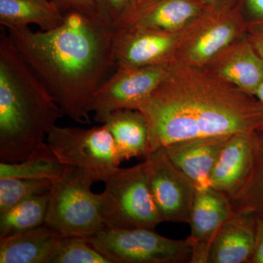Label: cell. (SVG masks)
<instances>
[{
	"label": "cell",
	"instance_id": "obj_28",
	"mask_svg": "<svg viewBox=\"0 0 263 263\" xmlns=\"http://www.w3.org/2000/svg\"><path fill=\"white\" fill-rule=\"evenodd\" d=\"M60 13L71 10L98 11V0H50Z\"/></svg>",
	"mask_w": 263,
	"mask_h": 263
},
{
	"label": "cell",
	"instance_id": "obj_2",
	"mask_svg": "<svg viewBox=\"0 0 263 263\" xmlns=\"http://www.w3.org/2000/svg\"><path fill=\"white\" fill-rule=\"evenodd\" d=\"M137 110L149 129V152L179 142L263 130V107L253 95L205 67L172 62L168 74Z\"/></svg>",
	"mask_w": 263,
	"mask_h": 263
},
{
	"label": "cell",
	"instance_id": "obj_6",
	"mask_svg": "<svg viewBox=\"0 0 263 263\" xmlns=\"http://www.w3.org/2000/svg\"><path fill=\"white\" fill-rule=\"evenodd\" d=\"M86 239L111 263H186L192 258L187 240L171 239L155 230L105 227Z\"/></svg>",
	"mask_w": 263,
	"mask_h": 263
},
{
	"label": "cell",
	"instance_id": "obj_13",
	"mask_svg": "<svg viewBox=\"0 0 263 263\" xmlns=\"http://www.w3.org/2000/svg\"><path fill=\"white\" fill-rule=\"evenodd\" d=\"M234 214L230 199L211 187L196 190L186 238L192 249L191 263H209L214 238L221 227Z\"/></svg>",
	"mask_w": 263,
	"mask_h": 263
},
{
	"label": "cell",
	"instance_id": "obj_26",
	"mask_svg": "<svg viewBox=\"0 0 263 263\" xmlns=\"http://www.w3.org/2000/svg\"><path fill=\"white\" fill-rule=\"evenodd\" d=\"M239 10L248 29L263 28V0H241Z\"/></svg>",
	"mask_w": 263,
	"mask_h": 263
},
{
	"label": "cell",
	"instance_id": "obj_25",
	"mask_svg": "<svg viewBox=\"0 0 263 263\" xmlns=\"http://www.w3.org/2000/svg\"><path fill=\"white\" fill-rule=\"evenodd\" d=\"M53 263H111L84 237H64Z\"/></svg>",
	"mask_w": 263,
	"mask_h": 263
},
{
	"label": "cell",
	"instance_id": "obj_21",
	"mask_svg": "<svg viewBox=\"0 0 263 263\" xmlns=\"http://www.w3.org/2000/svg\"><path fill=\"white\" fill-rule=\"evenodd\" d=\"M67 167L59 160L45 142L22 162H0V179H47L53 181L62 176Z\"/></svg>",
	"mask_w": 263,
	"mask_h": 263
},
{
	"label": "cell",
	"instance_id": "obj_32",
	"mask_svg": "<svg viewBox=\"0 0 263 263\" xmlns=\"http://www.w3.org/2000/svg\"><path fill=\"white\" fill-rule=\"evenodd\" d=\"M254 97L259 100V103L263 107V81L259 84L258 88L256 90L255 93H254Z\"/></svg>",
	"mask_w": 263,
	"mask_h": 263
},
{
	"label": "cell",
	"instance_id": "obj_9",
	"mask_svg": "<svg viewBox=\"0 0 263 263\" xmlns=\"http://www.w3.org/2000/svg\"><path fill=\"white\" fill-rule=\"evenodd\" d=\"M171 63L140 67H117L97 90L90 110L97 122L103 124L114 111L137 110L168 74Z\"/></svg>",
	"mask_w": 263,
	"mask_h": 263
},
{
	"label": "cell",
	"instance_id": "obj_23",
	"mask_svg": "<svg viewBox=\"0 0 263 263\" xmlns=\"http://www.w3.org/2000/svg\"><path fill=\"white\" fill-rule=\"evenodd\" d=\"M234 213H248L263 221V130L258 133V143L252 172L247 182L230 199Z\"/></svg>",
	"mask_w": 263,
	"mask_h": 263
},
{
	"label": "cell",
	"instance_id": "obj_7",
	"mask_svg": "<svg viewBox=\"0 0 263 263\" xmlns=\"http://www.w3.org/2000/svg\"><path fill=\"white\" fill-rule=\"evenodd\" d=\"M247 31L248 26L238 7L208 8L181 31L174 62L205 67Z\"/></svg>",
	"mask_w": 263,
	"mask_h": 263
},
{
	"label": "cell",
	"instance_id": "obj_31",
	"mask_svg": "<svg viewBox=\"0 0 263 263\" xmlns=\"http://www.w3.org/2000/svg\"><path fill=\"white\" fill-rule=\"evenodd\" d=\"M208 8H224L234 7L236 0H198Z\"/></svg>",
	"mask_w": 263,
	"mask_h": 263
},
{
	"label": "cell",
	"instance_id": "obj_14",
	"mask_svg": "<svg viewBox=\"0 0 263 263\" xmlns=\"http://www.w3.org/2000/svg\"><path fill=\"white\" fill-rule=\"evenodd\" d=\"M259 133H241L228 138L211 173L210 186L228 198L235 196L252 172Z\"/></svg>",
	"mask_w": 263,
	"mask_h": 263
},
{
	"label": "cell",
	"instance_id": "obj_22",
	"mask_svg": "<svg viewBox=\"0 0 263 263\" xmlns=\"http://www.w3.org/2000/svg\"><path fill=\"white\" fill-rule=\"evenodd\" d=\"M49 191L34 195L0 212V238L29 231L44 224Z\"/></svg>",
	"mask_w": 263,
	"mask_h": 263
},
{
	"label": "cell",
	"instance_id": "obj_18",
	"mask_svg": "<svg viewBox=\"0 0 263 263\" xmlns=\"http://www.w3.org/2000/svg\"><path fill=\"white\" fill-rule=\"evenodd\" d=\"M256 219L248 213H234L217 233L209 263H249L255 242Z\"/></svg>",
	"mask_w": 263,
	"mask_h": 263
},
{
	"label": "cell",
	"instance_id": "obj_15",
	"mask_svg": "<svg viewBox=\"0 0 263 263\" xmlns=\"http://www.w3.org/2000/svg\"><path fill=\"white\" fill-rule=\"evenodd\" d=\"M204 67L221 80L253 96L263 81V60L248 36L232 43Z\"/></svg>",
	"mask_w": 263,
	"mask_h": 263
},
{
	"label": "cell",
	"instance_id": "obj_1",
	"mask_svg": "<svg viewBox=\"0 0 263 263\" xmlns=\"http://www.w3.org/2000/svg\"><path fill=\"white\" fill-rule=\"evenodd\" d=\"M49 31L10 29L8 36L64 115L90 124L91 100L114 67L116 27L98 10H71Z\"/></svg>",
	"mask_w": 263,
	"mask_h": 263
},
{
	"label": "cell",
	"instance_id": "obj_10",
	"mask_svg": "<svg viewBox=\"0 0 263 263\" xmlns=\"http://www.w3.org/2000/svg\"><path fill=\"white\" fill-rule=\"evenodd\" d=\"M143 164L162 221L189 224L196 193L193 183L173 164L164 148L148 153Z\"/></svg>",
	"mask_w": 263,
	"mask_h": 263
},
{
	"label": "cell",
	"instance_id": "obj_8",
	"mask_svg": "<svg viewBox=\"0 0 263 263\" xmlns=\"http://www.w3.org/2000/svg\"><path fill=\"white\" fill-rule=\"evenodd\" d=\"M46 141L62 164L88 171L99 181L113 174L122 162L113 136L104 124L89 129L56 125Z\"/></svg>",
	"mask_w": 263,
	"mask_h": 263
},
{
	"label": "cell",
	"instance_id": "obj_30",
	"mask_svg": "<svg viewBox=\"0 0 263 263\" xmlns=\"http://www.w3.org/2000/svg\"><path fill=\"white\" fill-rule=\"evenodd\" d=\"M248 37L263 60V28L248 29Z\"/></svg>",
	"mask_w": 263,
	"mask_h": 263
},
{
	"label": "cell",
	"instance_id": "obj_24",
	"mask_svg": "<svg viewBox=\"0 0 263 263\" xmlns=\"http://www.w3.org/2000/svg\"><path fill=\"white\" fill-rule=\"evenodd\" d=\"M53 181L47 179H0V212L34 195L49 191Z\"/></svg>",
	"mask_w": 263,
	"mask_h": 263
},
{
	"label": "cell",
	"instance_id": "obj_20",
	"mask_svg": "<svg viewBox=\"0 0 263 263\" xmlns=\"http://www.w3.org/2000/svg\"><path fill=\"white\" fill-rule=\"evenodd\" d=\"M63 20V14L50 0H0V24L7 29L35 24L41 31H49Z\"/></svg>",
	"mask_w": 263,
	"mask_h": 263
},
{
	"label": "cell",
	"instance_id": "obj_16",
	"mask_svg": "<svg viewBox=\"0 0 263 263\" xmlns=\"http://www.w3.org/2000/svg\"><path fill=\"white\" fill-rule=\"evenodd\" d=\"M230 136L198 138L164 148L173 164L199 190L210 186L209 178L213 167Z\"/></svg>",
	"mask_w": 263,
	"mask_h": 263
},
{
	"label": "cell",
	"instance_id": "obj_12",
	"mask_svg": "<svg viewBox=\"0 0 263 263\" xmlns=\"http://www.w3.org/2000/svg\"><path fill=\"white\" fill-rule=\"evenodd\" d=\"M207 9L198 0H141L129 6L114 25L180 32Z\"/></svg>",
	"mask_w": 263,
	"mask_h": 263
},
{
	"label": "cell",
	"instance_id": "obj_4",
	"mask_svg": "<svg viewBox=\"0 0 263 263\" xmlns=\"http://www.w3.org/2000/svg\"><path fill=\"white\" fill-rule=\"evenodd\" d=\"M95 175L67 166L50 189L45 224L64 237L88 238L105 228L101 195L91 191Z\"/></svg>",
	"mask_w": 263,
	"mask_h": 263
},
{
	"label": "cell",
	"instance_id": "obj_29",
	"mask_svg": "<svg viewBox=\"0 0 263 263\" xmlns=\"http://www.w3.org/2000/svg\"><path fill=\"white\" fill-rule=\"evenodd\" d=\"M249 263H263V221L256 219L255 242Z\"/></svg>",
	"mask_w": 263,
	"mask_h": 263
},
{
	"label": "cell",
	"instance_id": "obj_27",
	"mask_svg": "<svg viewBox=\"0 0 263 263\" xmlns=\"http://www.w3.org/2000/svg\"><path fill=\"white\" fill-rule=\"evenodd\" d=\"M136 1V0H98V11L104 18L115 24L123 13Z\"/></svg>",
	"mask_w": 263,
	"mask_h": 263
},
{
	"label": "cell",
	"instance_id": "obj_19",
	"mask_svg": "<svg viewBox=\"0 0 263 263\" xmlns=\"http://www.w3.org/2000/svg\"><path fill=\"white\" fill-rule=\"evenodd\" d=\"M113 136L121 161L146 157L149 152V129L139 111L120 109L110 114L103 123Z\"/></svg>",
	"mask_w": 263,
	"mask_h": 263
},
{
	"label": "cell",
	"instance_id": "obj_3",
	"mask_svg": "<svg viewBox=\"0 0 263 263\" xmlns=\"http://www.w3.org/2000/svg\"><path fill=\"white\" fill-rule=\"evenodd\" d=\"M63 112L19 53L0 34V161L25 160L45 141Z\"/></svg>",
	"mask_w": 263,
	"mask_h": 263
},
{
	"label": "cell",
	"instance_id": "obj_17",
	"mask_svg": "<svg viewBox=\"0 0 263 263\" xmlns=\"http://www.w3.org/2000/svg\"><path fill=\"white\" fill-rule=\"evenodd\" d=\"M63 238L44 224L0 238V263H53Z\"/></svg>",
	"mask_w": 263,
	"mask_h": 263
},
{
	"label": "cell",
	"instance_id": "obj_11",
	"mask_svg": "<svg viewBox=\"0 0 263 263\" xmlns=\"http://www.w3.org/2000/svg\"><path fill=\"white\" fill-rule=\"evenodd\" d=\"M181 32L116 27L113 51L117 67H140L174 62Z\"/></svg>",
	"mask_w": 263,
	"mask_h": 263
},
{
	"label": "cell",
	"instance_id": "obj_33",
	"mask_svg": "<svg viewBox=\"0 0 263 263\" xmlns=\"http://www.w3.org/2000/svg\"><path fill=\"white\" fill-rule=\"evenodd\" d=\"M139 1H141V0H136V1L135 2V3H137V2H139ZM134 3H133V4H134ZM130 6H131V5H130Z\"/></svg>",
	"mask_w": 263,
	"mask_h": 263
},
{
	"label": "cell",
	"instance_id": "obj_5",
	"mask_svg": "<svg viewBox=\"0 0 263 263\" xmlns=\"http://www.w3.org/2000/svg\"><path fill=\"white\" fill-rule=\"evenodd\" d=\"M101 211L105 227L155 230L162 219L148 186L143 162L119 167L105 180Z\"/></svg>",
	"mask_w": 263,
	"mask_h": 263
}]
</instances>
